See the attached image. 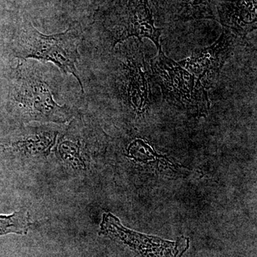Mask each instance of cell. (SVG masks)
<instances>
[{"mask_svg": "<svg viewBox=\"0 0 257 257\" xmlns=\"http://www.w3.org/2000/svg\"><path fill=\"white\" fill-rule=\"evenodd\" d=\"M20 60L10 90V99L19 121L23 125L32 121L55 124L69 122L77 114L75 109L55 101L53 88L41 65L32 60Z\"/></svg>", "mask_w": 257, "mask_h": 257, "instance_id": "cell-1", "label": "cell"}, {"mask_svg": "<svg viewBox=\"0 0 257 257\" xmlns=\"http://www.w3.org/2000/svg\"><path fill=\"white\" fill-rule=\"evenodd\" d=\"M82 40V28L76 23L63 32L50 35L39 32L31 23H28L15 38V55L19 60L55 64L62 73L74 76L84 94V86L77 67Z\"/></svg>", "mask_w": 257, "mask_h": 257, "instance_id": "cell-2", "label": "cell"}, {"mask_svg": "<svg viewBox=\"0 0 257 257\" xmlns=\"http://www.w3.org/2000/svg\"><path fill=\"white\" fill-rule=\"evenodd\" d=\"M151 69L166 100L198 116L207 114L210 106L207 92L196 76L166 57L162 50L151 60Z\"/></svg>", "mask_w": 257, "mask_h": 257, "instance_id": "cell-3", "label": "cell"}, {"mask_svg": "<svg viewBox=\"0 0 257 257\" xmlns=\"http://www.w3.org/2000/svg\"><path fill=\"white\" fill-rule=\"evenodd\" d=\"M99 234L126 246L135 257H182L189 248L188 238L181 236L171 241L142 234L125 227L110 213L103 214Z\"/></svg>", "mask_w": 257, "mask_h": 257, "instance_id": "cell-4", "label": "cell"}, {"mask_svg": "<svg viewBox=\"0 0 257 257\" xmlns=\"http://www.w3.org/2000/svg\"><path fill=\"white\" fill-rule=\"evenodd\" d=\"M54 124H24L0 145V152L20 165L46 160L62 130Z\"/></svg>", "mask_w": 257, "mask_h": 257, "instance_id": "cell-5", "label": "cell"}, {"mask_svg": "<svg viewBox=\"0 0 257 257\" xmlns=\"http://www.w3.org/2000/svg\"><path fill=\"white\" fill-rule=\"evenodd\" d=\"M94 137L90 125L77 114L60 132L52 151L67 170L83 176L91 167Z\"/></svg>", "mask_w": 257, "mask_h": 257, "instance_id": "cell-6", "label": "cell"}, {"mask_svg": "<svg viewBox=\"0 0 257 257\" xmlns=\"http://www.w3.org/2000/svg\"><path fill=\"white\" fill-rule=\"evenodd\" d=\"M116 11L109 30L113 47L135 37L140 42L144 38L149 39L159 51L162 50L160 40L162 30L155 28L148 0H122Z\"/></svg>", "mask_w": 257, "mask_h": 257, "instance_id": "cell-7", "label": "cell"}, {"mask_svg": "<svg viewBox=\"0 0 257 257\" xmlns=\"http://www.w3.org/2000/svg\"><path fill=\"white\" fill-rule=\"evenodd\" d=\"M236 35L225 30L211 46L197 49L187 60L179 64L199 79L204 87H213L223 66L234 50Z\"/></svg>", "mask_w": 257, "mask_h": 257, "instance_id": "cell-8", "label": "cell"}, {"mask_svg": "<svg viewBox=\"0 0 257 257\" xmlns=\"http://www.w3.org/2000/svg\"><path fill=\"white\" fill-rule=\"evenodd\" d=\"M219 15L226 30L243 38L256 29V0H228Z\"/></svg>", "mask_w": 257, "mask_h": 257, "instance_id": "cell-9", "label": "cell"}, {"mask_svg": "<svg viewBox=\"0 0 257 257\" xmlns=\"http://www.w3.org/2000/svg\"><path fill=\"white\" fill-rule=\"evenodd\" d=\"M125 64V89L128 104L135 110H145L148 102V85L141 64L126 57Z\"/></svg>", "mask_w": 257, "mask_h": 257, "instance_id": "cell-10", "label": "cell"}, {"mask_svg": "<svg viewBox=\"0 0 257 257\" xmlns=\"http://www.w3.org/2000/svg\"><path fill=\"white\" fill-rule=\"evenodd\" d=\"M213 0H178L177 16L179 20L213 18Z\"/></svg>", "mask_w": 257, "mask_h": 257, "instance_id": "cell-11", "label": "cell"}, {"mask_svg": "<svg viewBox=\"0 0 257 257\" xmlns=\"http://www.w3.org/2000/svg\"><path fill=\"white\" fill-rule=\"evenodd\" d=\"M32 224L30 214L25 209L10 215H0V236L11 233L26 234Z\"/></svg>", "mask_w": 257, "mask_h": 257, "instance_id": "cell-12", "label": "cell"}]
</instances>
